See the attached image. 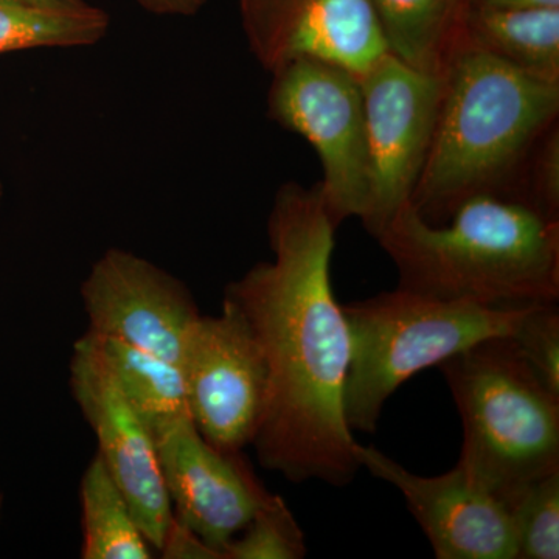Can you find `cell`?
Listing matches in <instances>:
<instances>
[{"label":"cell","mask_w":559,"mask_h":559,"mask_svg":"<svg viewBox=\"0 0 559 559\" xmlns=\"http://www.w3.org/2000/svg\"><path fill=\"white\" fill-rule=\"evenodd\" d=\"M511 200L525 202L546 215L559 218L558 121L540 135L530 151Z\"/></svg>","instance_id":"cell-22"},{"label":"cell","mask_w":559,"mask_h":559,"mask_svg":"<svg viewBox=\"0 0 559 559\" xmlns=\"http://www.w3.org/2000/svg\"><path fill=\"white\" fill-rule=\"evenodd\" d=\"M533 307L440 300L400 286L342 305L352 342L344 388L349 430L373 433L401 384L489 337L513 336Z\"/></svg>","instance_id":"cell-5"},{"label":"cell","mask_w":559,"mask_h":559,"mask_svg":"<svg viewBox=\"0 0 559 559\" xmlns=\"http://www.w3.org/2000/svg\"><path fill=\"white\" fill-rule=\"evenodd\" d=\"M337 227L319 182L283 183L267 218L274 259L231 282L224 299L248 319L270 369L252 443L261 465L294 484L341 488L362 468L344 415L352 342L331 283Z\"/></svg>","instance_id":"cell-1"},{"label":"cell","mask_w":559,"mask_h":559,"mask_svg":"<svg viewBox=\"0 0 559 559\" xmlns=\"http://www.w3.org/2000/svg\"><path fill=\"white\" fill-rule=\"evenodd\" d=\"M390 55L429 75H443L473 0H370Z\"/></svg>","instance_id":"cell-15"},{"label":"cell","mask_w":559,"mask_h":559,"mask_svg":"<svg viewBox=\"0 0 559 559\" xmlns=\"http://www.w3.org/2000/svg\"><path fill=\"white\" fill-rule=\"evenodd\" d=\"M242 32L261 68L322 60L362 75L389 53L370 0H238Z\"/></svg>","instance_id":"cell-13"},{"label":"cell","mask_w":559,"mask_h":559,"mask_svg":"<svg viewBox=\"0 0 559 559\" xmlns=\"http://www.w3.org/2000/svg\"><path fill=\"white\" fill-rule=\"evenodd\" d=\"M377 241L412 293L485 307L558 304L559 218L525 202L479 194L440 226L409 202Z\"/></svg>","instance_id":"cell-2"},{"label":"cell","mask_w":559,"mask_h":559,"mask_svg":"<svg viewBox=\"0 0 559 559\" xmlns=\"http://www.w3.org/2000/svg\"><path fill=\"white\" fill-rule=\"evenodd\" d=\"M480 5L507 9H559V0H473Z\"/></svg>","instance_id":"cell-25"},{"label":"cell","mask_w":559,"mask_h":559,"mask_svg":"<svg viewBox=\"0 0 559 559\" xmlns=\"http://www.w3.org/2000/svg\"><path fill=\"white\" fill-rule=\"evenodd\" d=\"M86 334L105 356L124 399L151 433L164 423L190 415L180 367L123 342Z\"/></svg>","instance_id":"cell-16"},{"label":"cell","mask_w":559,"mask_h":559,"mask_svg":"<svg viewBox=\"0 0 559 559\" xmlns=\"http://www.w3.org/2000/svg\"><path fill=\"white\" fill-rule=\"evenodd\" d=\"M87 333L153 353L180 367L201 314L190 290L130 250L109 249L81 286Z\"/></svg>","instance_id":"cell-10"},{"label":"cell","mask_w":559,"mask_h":559,"mask_svg":"<svg viewBox=\"0 0 559 559\" xmlns=\"http://www.w3.org/2000/svg\"><path fill=\"white\" fill-rule=\"evenodd\" d=\"M516 535L518 559L559 558V471L502 499Z\"/></svg>","instance_id":"cell-19"},{"label":"cell","mask_w":559,"mask_h":559,"mask_svg":"<svg viewBox=\"0 0 559 559\" xmlns=\"http://www.w3.org/2000/svg\"><path fill=\"white\" fill-rule=\"evenodd\" d=\"M370 154V201L362 221L377 238L409 204L436 132L443 76L382 55L359 76Z\"/></svg>","instance_id":"cell-7"},{"label":"cell","mask_w":559,"mask_h":559,"mask_svg":"<svg viewBox=\"0 0 559 559\" xmlns=\"http://www.w3.org/2000/svg\"><path fill=\"white\" fill-rule=\"evenodd\" d=\"M443 97L411 205L440 226L479 194L513 197L536 145L559 116V83L459 47L443 72Z\"/></svg>","instance_id":"cell-3"},{"label":"cell","mask_w":559,"mask_h":559,"mask_svg":"<svg viewBox=\"0 0 559 559\" xmlns=\"http://www.w3.org/2000/svg\"><path fill=\"white\" fill-rule=\"evenodd\" d=\"M511 340L539 380L555 395H559L558 304H540L530 308Z\"/></svg>","instance_id":"cell-21"},{"label":"cell","mask_w":559,"mask_h":559,"mask_svg":"<svg viewBox=\"0 0 559 559\" xmlns=\"http://www.w3.org/2000/svg\"><path fill=\"white\" fill-rule=\"evenodd\" d=\"M84 559H150L153 550L128 499L95 455L80 488Z\"/></svg>","instance_id":"cell-17"},{"label":"cell","mask_w":559,"mask_h":559,"mask_svg":"<svg viewBox=\"0 0 559 559\" xmlns=\"http://www.w3.org/2000/svg\"><path fill=\"white\" fill-rule=\"evenodd\" d=\"M0 510H2V496H0Z\"/></svg>","instance_id":"cell-26"},{"label":"cell","mask_w":559,"mask_h":559,"mask_svg":"<svg viewBox=\"0 0 559 559\" xmlns=\"http://www.w3.org/2000/svg\"><path fill=\"white\" fill-rule=\"evenodd\" d=\"M462 419L457 465L500 499L559 471V395L511 336L489 337L440 364Z\"/></svg>","instance_id":"cell-4"},{"label":"cell","mask_w":559,"mask_h":559,"mask_svg":"<svg viewBox=\"0 0 559 559\" xmlns=\"http://www.w3.org/2000/svg\"><path fill=\"white\" fill-rule=\"evenodd\" d=\"M70 388L98 440V455L130 502L150 546L162 551L175 513L162 477L156 440L124 399L105 356L87 334L75 342Z\"/></svg>","instance_id":"cell-9"},{"label":"cell","mask_w":559,"mask_h":559,"mask_svg":"<svg viewBox=\"0 0 559 559\" xmlns=\"http://www.w3.org/2000/svg\"><path fill=\"white\" fill-rule=\"evenodd\" d=\"M190 417L216 450L252 444L270 400L266 356L248 319L224 299L219 316L200 318L182 364Z\"/></svg>","instance_id":"cell-8"},{"label":"cell","mask_w":559,"mask_h":559,"mask_svg":"<svg viewBox=\"0 0 559 559\" xmlns=\"http://www.w3.org/2000/svg\"><path fill=\"white\" fill-rule=\"evenodd\" d=\"M360 468L393 485L439 559H518L506 502L468 471L419 476L373 447L356 444Z\"/></svg>","instance_id":"cell-12"},{"label":"cell","mask_w":559,"mask_h":559,"mask_svg":"<svg viewBox=\"0 0 559 559\" xmlns=\"http://www.w3.org/2000/svg\"><path fill=\"white\" fill-rule=\"evenodd\" d=\"M106 11L33 9L0 0V55L33 49H75L100 43L109 31Z\"/></svg>","instance_id":"cell-18"},{"label":"cell","mask_w":559,"mask_h":559,"mask_svg":"<svg viewBox=\"0 0 559 559\" xmlns=\"http://www.w3.org/2000/svg\"><path fill=\"white\" fill-rule=\"evenodd\" d=\"M459 47L559 83V9H507L473 2L460 27Z\"/></svg>","instance_id":"cell-14"},{"label":"cell","mask_w":559,"mask_h":559,"mask_svg":"<svg viewBox=\"0 0 559 559\" xmlns=\"http://www.w3.org/2000/svg\"><path fill=\"white\" fill-rule=\"evenodd\" d=\"M143 10L156 16H197L207 0H138Z\"/></svg>","instance_id":"cell-23"},{"label":"cell","mask_w":559,"mask_h":559,"mask_svg":"<svg viewBox=\"0 0 559 559\" xmlns=\"http://www.w3.org/2000/svg\"><path fill=\"white\" fill-rule=\"evenodd\" d=\"M5 2L20 3V5L33 7V9L55 11L83 10L91 5L86 0H5Z\"/></svg>","instance_id":"cell-24"},{"label":"cell","mask_w":559,"mask_h":559,"mask_svg":"<svg viewBox=\"0 0 559 559\" xmlns=\"http://www.w3.org/2000/svg\"><path fill=\"white\" fill-rule=\"evenodd\" d=\"M272 73L267 117L311 143L322 164L323 197L337 224L362 219L371 170L359 76L334 62L290 61Z\"/></svg>","instance_id":"cell-6"},{"label":"cell","mask_w":559,"mask_h":559,"mask_svg":"<svg viewBox=\"0 0 559 559\" xmlns=\"http://www.w3.org/2000/svg\"><path fill=\"white\" fill-rule=\"evenodd\" d=\"M162 477L175 507V520L213 554L240 535L272 498L240 454L210 444L190 415L153 430Z\"/></svg>","instance_id":"cell-11"},{"label":"cell","mask_w":559,"mask_h":559,"mask_svg":"<svg viewBox=\"0 0 559 559\" xmlns=\"http://www.w3.org/2000/svg\"><path fill=\"white\" fill-rule=\"evenodd\" d=\"M307 540L293 511L280 496L264 503L240 535L227 544L223 559H301Z\"/></svg>","instance_id":"cell-20"}]
</instances>
